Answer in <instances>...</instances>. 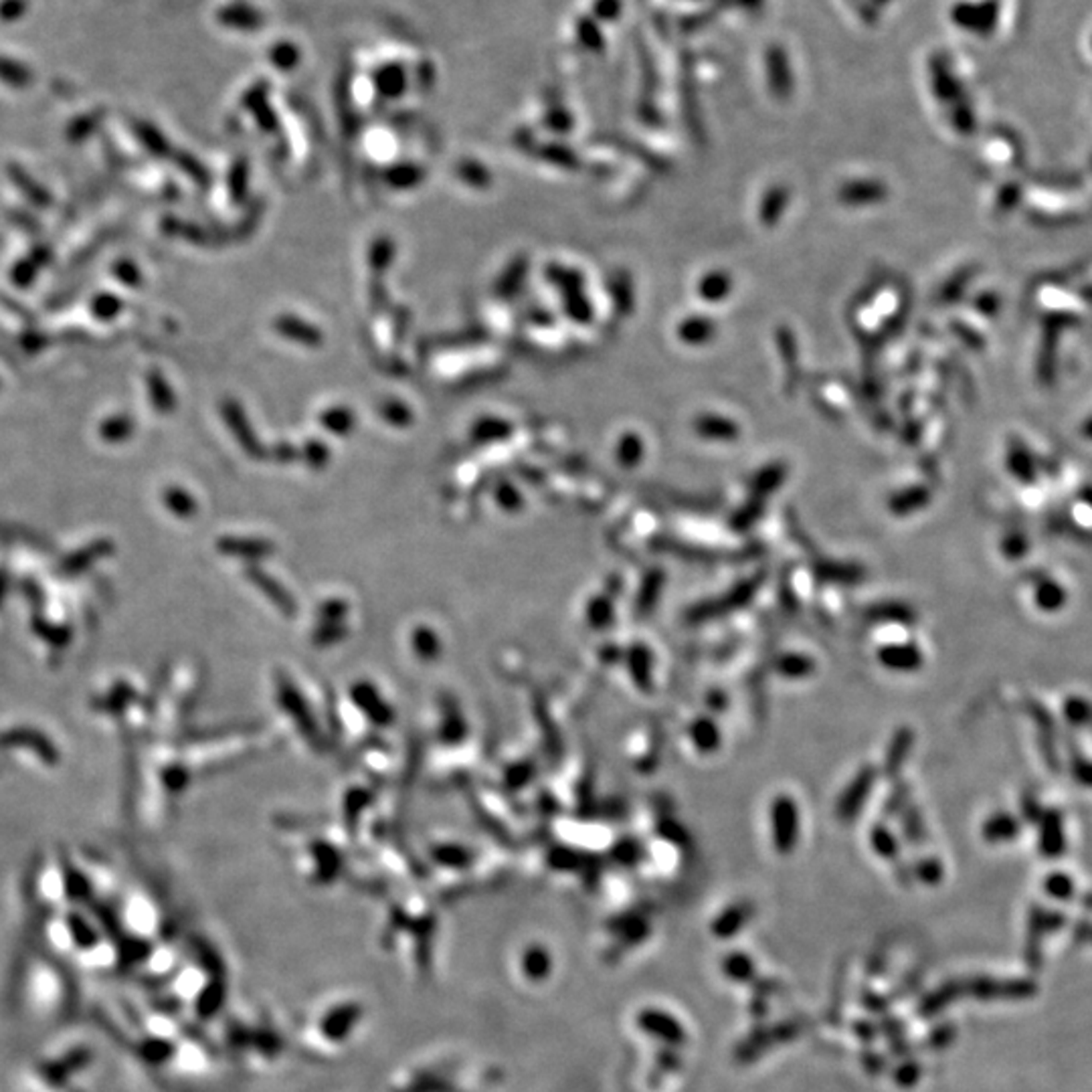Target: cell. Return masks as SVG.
I'll return each instance as SVG.
<instances>
[{"instance_id":"obj_1","label":"cell","mask_w":1092,"mask_h":1092,"mask_svg":"<svg viewBox=\"0 0 1092 1092\" xmlns=\"http://www.w3.org/2000/svg\"><path fill=\"white\" fill-rule=\"evenodd\" d=\"M768 830L777 854L789 856L795 852L801 835V813L794 797L787 794L773 797L768 807Z\"/></svg>"},{"instance_id":"obj_2","label":"cell","mask_w":1092,"mask_h":1092,"mask_svg":"<svg viewBox=\"0 0 1092 1092\" xmlns=\"http://www.w3.org/2000/svg\"><path fill=\"white\" fill-rule=\"evenodd\" d=\"M763 578H765L763 575H753L749 578H744V581L734 585L729 593H724L722 597L708 599V601H705V603L694 605L686 613V619L690 623H705L708 619L730 616V613L746 607L755 599L756 590H759V587L763 585Z\"/></svg>"},{"instance_id":"obj_3","label":"cell","mask_w":1092,"mask_h":1092,"mask_svg":"<svg viewBox=\"0 0 1092 1092\" xmlns=\"http://www.w3.org/2000/svg\"><path fill=\"white\" fill-rule=\"evenodd\" d=\"M965 991H969L975 999H984V1001H994V999H1008V1001H1020V999H1030L1034 997L1035 991H1038V985L1030 979H1006V982H999V979H991V977H977L971 979V982L963 985Z\"/></svg>"},{"instance_id":"obj_4","label":"cell","mask_w":1092,"mask_h":1092,"mask_svg":"<svg viewBox=\"0 0 1092 1092\" xmlns=\"http://www.w3.org/2000/svg\"><path fill=\"white\" fill-rule=\"evenodd\" d=\"M874 783H876V768L862 767L860 771L854 775L852 781L845 785V789L840 794L838 804H835V818L844 823L854 821L857 813H860L864 809V806L868 804V797H870V794H872Z\"/></svg>"},{"instance_id":"obj_5","label":"cell","mask_w":1092,"mask_h":1092,"mask_svg":"<svg viewBox=\"0 0 1092 1092\" xmlns=\"http://www.w3.org/2000/svg\"><path fill=\"white\" fill-rule=\"evenodd\" d=\"M878 664L895 674H912L922 667L924 654L917 643H886L876 652Z\"/></svg>"},{"instance_id":"obj_6","label":"cell","mask_w":1092,"mask_h":1092,"mask_svg":"<svg viewBox=\"0 0 1092 1092\" xmlns=\"http://www.w3.org/2000/svg\"><path fill=\"white\" fill-rule=\"evenodd\" d=\"M1068 601H1071V593L1054 577H1040L1032 587L1034 609L1046 613V616H1056V613L1064 611Z\"/></svg>"},{"instance_id":"obj_7","label":"cell","mask_w":1092,"mask_h":1092,"mask_svg":"<svg viewBox=\"0 0 1092 1092\" xmlns=\"http://www.w3.org/2000/svg\"><path fill=\"white\" fill-rule=\"evenodd\" d=\"M979 832H982V838L987 844H1009L1020 835L1022 819L1018 816H1013L1011 811L999 809L989 813Z\"/></svg>"},{"instance_id":"obj_8","label":"cell","mask_w":1092,"mask_h":1092,"mask_svg":"<svg viewBox=\"0 0 1092 1092\" xmlns=\"http://www.w3.org/2000/svg\"><path fill=\"white\" fill-rule=\"evenodd\" d=\"M912 746H915V732L908 727H902L893 734V741L888 743V749L884 755L886 777H896L902 771V767L908 761Z\"/></svg>"},{"instance_id":"obj_9","label":"cell","mask_w":1092,"mask_h":1092,"mask_svg":"<svg viewBox=\"0 0 1092 1092\" xmlns=\"http://www.w3.org/2000/svg\"><path fill=\"white\" fill-rule=\"evenodd\" d=\"M690 743L702 755H715L722 744V732L715 718L698 717L688 729Z\"/></svg>"},{"instance_id":"obj_10","label":"cell","mask_w":1092,"mask_h":1092,"mask_svg":"<svg viewBox=\"0 0 1092 1092\" xmlns=\"http://www.w3.org/2000/svg\"><path fill=\"white\" fill-rule=\"evenodd\" d=\"M1040 852L1046 857H1058L1064 854L1066 848V838H1064V826H1062V816L1056 811H1048L1040 816Z\"/></svg>"},{"instance_id":"obj_11","label":"cell","mask_w":1092,"mask_h":1092,"mask_svg":"<svg viewBox=\"0 0 1092 1092\" xmlns=\"http://www.w3.org/2000/svg\"><path fill=\"white\" fill-rule=\"evenodd\" d=\"M640 1026H641L643 1032H648V1034L655 1035V1038L666 1040V1042H670V1044H682L684 1042V1030H682V1026H679V1023L674 1018L666 1016V1013H660V1011H655V1009H645L641 1013V1016H640Z\"/></svg>"},{"instance_id":"obj_12","label":"cell","mask_w":1092,"mask_h":1092,"mask_svg":"<svg viewBox=\"0 0 1092 1092\" xmlns=\"http://www.w3.org/2000/svg\"><path fill=\"white\" fill-rule=\"evenodd\" d=\"M628 666H629V676L633 679V684L638 686L641 692H652L654 690V655L650 652V648H645L641 643H635L633 648L628 652Z\"/></svg>"},{"instance_id":"obj_13","label":"cell","mask_w":1092,"mask_h":1092,"mask_svg":"<svg viewBox=\"0 0 1092 1092\" xmlns=\"http://www.w3.org/2000/svg\"><path fill=\"white\" fill-rule=\"evenodd\" d=\"M1048 934L1046 929V908L1034 907L1030 922H1028V946H1026V961L1032 969H1038L1042 963V939Z\"/></svg>"},{"instance_id":"obj_14","label":"cell","mask_w":1092,"mask_h":1092,"mask_svg":"<svg viewBox=\"0 0 1092 1092\" xmlns=\"http://www.w3.org/2000/svg\"><path fill=\"white\" fill-rule=\"evenodd\" d=\"M866 617L874 623H898V626H912L917 621V613L905 603L896 601H886V603H876L868 607Z\"/></svg>"},{"instance_id":"obj_15","label":"cell","mask_w":1092,"mask_h":1092,"mask_svg":"<svg viewBox=\"0 0 1092 1092\" xmlns=\"http://www.w3.org/2000/svg\"><path fill=\"white\" fill-rule=\"evenodd\" d=\"M775 672L787 679H804L816 672V662H813L811 655L787 652V654L777 655Z\"/></svg>"},{"instance_id":"obj_16","label":"cell","mask_w":1092,"mask_h":1092,"mask_svg":"<svg viewBox=\"0 0 1092 1092\" xmlns=\"http://www.w3.org/2000/svg\"><path fill=\"white\" fill-rule=\"evenodd\" d=\"M751 917L753 905H749V902H737V905L724 910L722 915L712 922V931H715L718 937H732V934L739 933L743 924L749 922Z\"/></svg>"},{"instance_id":"obj_17","label":"cell","mask_w":1092,"mask_h":1092,"mask_svg":"<svg viewBox=\"0 0 1092 1092\" xmlns=\"http://www.w3.org/2000/svg\"><path fill=\"white\" fill-rule=\"evenodd\" d=\"M816 577L823 583H833V585H854V583H860L864 578L862 571L857 566L838 565V563L818 565Z\"/></svg>"},{"instance_id":"obj_18","label":"cell","mask_w":1092,"mask_h":1092,"mask_svg":"<svg viewBox=\"0 0 1092 1092\" xmlns=\"http://www.w3.org/2000/svg\"><path fill=\"white\" fill-rule=\"evenodd\" d=\"M963 991H965L963 984H955V982L945 984L941 989H937L934 994H931L927 999L922 1001L919 1013L924 1018H931V1016H934V1013H939L943 1008L949 1006L951 1001L959 997Z\"/></svg>"},{"instance_id":"obj_19","label":"cell","mask_w":1092,"mask_h":1092,"mask_svg":"<svg viewBox=\"0 0 1092 1092\" xmlns=\"http://www.w3.org/2000/svg\"><path fill=\"white\" fill-rule=\"evenodd\" d=\"M870 844H872V850L880 857H884V860H896L898 840L895 838V833L884 826V823H876V826L870 828Z\"/></svg>"},{"instance_id":"obj_20","label":"cell","mask_w":1092,"mask_h":1092,"mask_svg":"<svg viewBox=\"0 0 1092 1092\" xmlns=\"http://www.w3.org/2000/svg\"><path fill=\"white\" fill-rule=\"evenodd\" d=\"M664 583H666V575L660 571H654L645 577V581L640 589V597H638V609L641 613H650L655 607L657 599H660V593L664 589Z\"/></svg>"},{"instance_id":"obj_21","label":"cell","mask_w":1092,"mask_h":1092,"mask_svg":"<svg viewBox=\"0 0 1092 1092\" xmlns=\"http://www.w3.org/2000/svg\"><path fill=\"white\" fill-rule=\"evenodd\" d=\"M1046 895L1054 900H1073L1076 893L1074 878L1066 872H1050L1044 878Z\"/></svg>"},{"instance_id":"obj_22","label":"cell","mask_w":1092,"mask_h":1092,"mask_svg":"<svg viewBox=\"0 0 1092 1092\" xmlns=\"http://www.w3.org/2000/svg\"><path fill=\"white\" fill-rule=\"evenodd\" d=\"M0 80L10 85H27L31 82V71L22 63L0 55Z\"/></svg>"},{"instance_id":"obj_23","label":"cell","mask_w":1092,"mask_h":1092,"mask_svg":"<svg viewBox=\"0 0 1092 1092\" xmlns=\"http://www.w3.org/2000/svg\"><path fill=\"white\" fill-rule=\"evenodd\" d=\"M724 971L732 979H737V982H749L753 977V963L746 955L734 953L724 959Z\"/></svg>"},{"instance_id":"obj_24","label":"cell","mask_w":1092,"mask_h":1092,"mask_svg":"<svg viewBox=\"0 0 1092 1092\" xmlns=\"http://www.w3.org/2000/svg\"><path fill=\"white\" fill-rule=\"evenodd\" d=\"M657 835H660L662 840L672 842L676 845H684L688 842V832L684 830L682 823H678L670 818H666L657 823Z\"/></svg>"},{"instance_id":"obj_25","label":"cell","mask_w":1092,"mask_h":1092,"mask_svg":"<svg viewBox=\"0 0 1092 1092\" xmlns=\"http://www.w3.org/2000/svg\"><path fill=\"white\" fill-rule=\"evenodd\" d=\"M915 874L924 884H939L943 878V864L934 857H927L915 866Z\"/></svg>"},{"instance_id":"obj_26","label":"cell","mask_w":1092,"mask_h":1092,"mask_svg":"<svg viewBox=\"0 0 1092 1092\" xmlns=\"http://www.w3.org/2000/svg\"><path fill=\"white\" fill-rule=\"evenodd\" d=\"M611 616H613V607L605 597H597L593 603H590L589 617H590V621H593L595 628L607 626V623L611 621Z\"/></svg>"},{"instance_id":"obj_27","label":"cell","mask_w":1092,"mask_h":1092,"mask_svg":"<svg viewBox=\"0 0 1092 1092\" xmlns=\"http://www.w3.org/2000/svg\"><path fill=\"white\" fill-rule=\"evenodd\" d=\"M25 10H27L25 0H5V3L0 5V19L15 20V19L22 17Z\"/></svg>"},{"instance_id":"obj_28","label":"cell","mask_w":1092,"mask_h":1092,"mask_svg":"<svg viewBox=\"0 0 1092 1092\" xmlns=\"http://www.w3.org/2000/svg\"><path fill=\"white\" fill-rule=\"evenodd\" d=\"M619 850L621 852H617V857H619L621 862H626V864H635L641 857V845L638 842H633V840L623 842L619 845Z\"/></svg>"},{"instance_id":"obj_29","label":"cell","mask_w":1092,"mask_h":1092,"mask_svg":"<svg viewBox=\"0 0 1092 1092\" xmlns=\"http://www.w3.org/2000/svg\"><path fill=\"white\" fill-rule=\"evenodd\" d=\"M905 830H908V840L910 842H921L922 840V833L924 828L921 826V818L917 816L915 809L908 811V816H905Z\"/></svg>"},{"instance_id":"obj_30","label":"cell","mask_w":1092,"mask_h":1092,"mask_svg":"<svg viewBox=\"0 0 1092 1092\" xmlns=\"http://www.w3.org/2000/svg\"><path fill=\"white\" fill-rule=\"evenodd\" d=\"M919 1074H921V1068L917 1064L908 1062L896 1073V1080L902 1086H912L919 1080Z\"/></svg>"},{"instance_id":"obj_31","label":"cell","mask_w":1092,"mask_h":1092,"mask_svg":"<svg viewBox=\"0 0 1092 1092\" xmlns=\"http://www.w3.org/2000/svg\"><path fill=\"white\" fill-rule=\"evenodd\" d=\"M953 1038H955V1028L949 1026V1023H946V1026H943L937 1032L931 1034V1040L929 1042H931L933 1048H943V1046L951 1044Z\"/></svg>"},{"instance_id":"obj_32","label":"cell","mask_w":1092,"mask_h":1092,"mask_svg":"<svg viewBox=\"0 0 1092 1092\" xmlns=\"http://www.w3.org/2000/svg\"><path fill=\"white\" fill-rule=\"evenodd\" d=\"M1074 939L1080 943H1092V922L1080 921L1074 927Z\"/></svg>"}]
</instances>
